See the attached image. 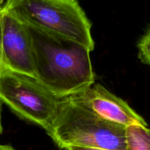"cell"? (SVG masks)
Masks as SVG:
<instances>
[{"label": "cell", "mask_w": 150, "mask_h": 150, "mask_svg": "<svg viewBox=\"0 0 150 150\" xmlns=\"http://www.w3.org/2000/svg\"><path fill=\"white\" fill-rule=\"evenodd\" d=\"M4 7L27 26L94 51L91 23L75 0H8Z\"/></svg>", "instance_id": "3"}, {"label": "cell", "mask_w": 150, "mask_h": 150, "mask_svg": "<svg viewBox=\"0 0 150 150\" xmlns=\"http://www.w3.org/2000/svg\"><path fill=\"white\" fill-rule=\"evenodd\" d=\"M47 134L59 148L71 146L127 150L126 128L106 121L72 97L61 99Z\"/></svg>", "instance_id": "2"}, {"label": "cell", "mask_w": 150, "mask_h": 150, "mask_svg": "<svg viewBox=\"0 0 150 150\" xmlns=\"http://www.w3.org/2000/svg\"><path fill=\"white\" fill-rule=\"evenodd\" d=\"M3 131V127L2 124H1V105H0V135L2 133Z\"/></svg>", "instance_id": "12"}, {"label": "cell", "mask_w": 150, "mask_h": 150, "mask_svg": "<svg viewBox=\"0 0 150 150\" xmlns=\"http://www.w3.org/2000/svg\"><path fill=\"white\" fill-rule=\"evenodd\" d=\"M127 150H150V128L148 126L126 127Z\"/></svg>", "instance_id": "7"}, {"label": "cell", "mask_w": 150, "mask_h": 150, "mask_svg": "<svg viewBox=\"0 0 150 150\" xmlns=\"http://www.w3.org/2000/svg\"><path fill=\"white\" fill-rule=\"evenodd\" d=\"M0 150H16L10 144H0Z\"/></svg>", "instance_id": "11"}, {"label": "cell", "mask_w": 150, "mask_h": 150, "mask_svg": "<svg viewBox=\"0 0 150 150\" xmlns=\"http://www.w3.org/2000/svg\"><path fill=\"white\" fill-rule=\"evenodd\" d=\"M1 13L0 11V69L2 66V50H1Z\"/></svg>", "instance_id": "10"}, {"label": "cell", "mask_w": 150, "mask_h": 150, "mask_svg": "<svg viewBox=\"0 0 150 150\" xmlns=\"http://www.w3.org/2000/svg\"><path fill=\"white\" fill-rule=\"evenodd\" d=\"M27 26V25H26ZM28 26L35 78L59 99L82 93L95 82L88 48L71 40Z\"/></svg>", "instance_id": "1"}, {"label": "cell", "mask_w": 150, "mask_h": 150, "mask_svg": "<svg viewBox=\"0 0 150 150\" xmlns=\"http://www.w3.org/2000/svg\"><path fill=\"white\" fill-rule=\"evenodd\" d=\"M60 100L35 78L1 66L0 101L20 118L49 131L57 117Z\"/></svg>", "instance_id": "4"}, {"label": "cell", "mask_w": 150, "mask_h": 150, "mask_svg": "<svg viewBox=\"0 0 150 150\" xmlns=\"http://www.w3.org/2000/svg\"><path fill=\"white\" fill-rule=\"evenodd\" d=\"M64 150H107L101 148L89 147V146H68Z\"/></svg>", "instance_id": "9"}, {"label": "cell", "mask_w": 150, "mask_h": 150, "mask_svg": "<svg viewBox=\"0 0 150 150\" xmlns=\"http://www.w3.org/2000/svg\"><path fill=\"white\" fill-rule=\"evenodd\" d=\"M2 66L35 78L34 56L28 26L4 7L1 13Z\"/></svg>", "instance_id": "5"}, {"label": "cell", "mask_w": 150, "mask_h": 150, "mask_svg": "<svg viewBox=\"0 0 150 150\" xmlns=\"http://www.w3.org/2000/svg\"><path fill=\"white\" fill-rule=\"evenodd\" d=\"M98 117L117 125L147 127L145 120L126 102L107 90L99 83H94L78 95L72 96Z\"/></svg>", "instance_id": "6"}, {"label": "cell", "mask_w": 150, "mask_h": 150, "mask_svg": "<svg viewBox=\"0 0 150 150\" xmlns=\"http://www.w3.org/2000/svg\"><path fill=\"white\" fill-rule=\"evenodd\" d=\"M137 48L138 58L143 63L150 67V28L139 40Z\"/></svg>", "instance_id": "8"}]
</instances>
